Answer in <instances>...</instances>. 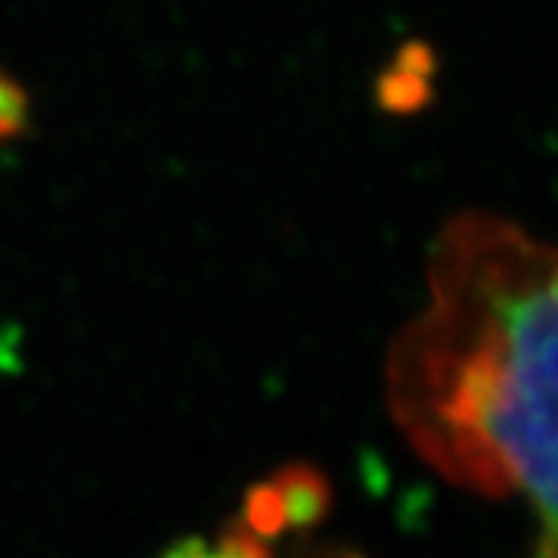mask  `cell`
<instances>
[{
	"label": "cell",
	"instance_id": "obj_4",
	"mask_svg": "<svg viewBox=\"0 0 558 558\" xmlns=\"http://www.w3.org/2000/svg\"><path fill=\"white\" fill-rule=\"evenodd\" d=\"M32 128V94L16 75L0 69V143H13Z\"/></svg>",
	"mask_w": 558,
	"mask_h": 558
},
{
	"label": "cell",
	"instance_id": "obj_3",
	"mask_svg": "<svg viewBox=\"0 0 558 558\" xmlns=\"http://www.w3.org/2000/svg\"><path fill=\"white\" fill-rule=\"evenodd\" d=\"M161 558H270L264 546V531L255 524L233 527L218 539H183Z\"/></svg>",
	"mask_w": 558,
	"mask_h": 558
},
{
	"label": "cell",
	"instance_id": "obj_1",
	"mask_svg": "<svg viewBox=\"0 0 558 558\" xmlns=\"http://www.w3.org/2000/svg\"><path fill=\"white\" fill-rule=\"evenodd\" d=\"M558 260L490 211H462L428 252V301L385 360L388 410L435 472L484 497H524L556 543Z\"/></svg>",
	"mask_w": 558,
	"mask_h": 558
},
{
	"label": "cell",
	"instance_id": "obj_2",
	"mask_svg": "<svg viewBox=\"0 0 558 558\" xmlns=\"http://www.w3.org/2000/svg\"><path fill=\"white\" fill-rule=\"evenodd\" d=\"M435 57L428 47L410 44L400 50V57L379 81V102L388 112H416L418 106H425L435 87Z\"/></svg>",
	"mask_w": 558,
	"mask_h": 558
}]
</instances>
